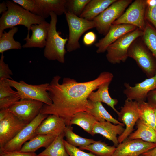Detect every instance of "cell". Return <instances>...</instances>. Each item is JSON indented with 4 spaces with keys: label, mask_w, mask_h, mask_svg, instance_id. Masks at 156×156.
Here are the masks:
<instances>
[{
    "label": "cell",
    "mask_w": 156,
    "mask_h": 156,
    "mask_svg": "<svg viewBox=\"0 0 156 156\" xmlns=\"http://www.w3.org/2000/svg\"><path fill=\"white\" fill-rule=\"evenodd\" d=\"M8 10L2 14L0 18V36L4 30L11 29L18 25H22L26 27L28 33L26 37H30L31 26L38 24L45 19L40 16L34 14L28 11L12 1H6Z\"/></svg>",
    "instance_id": "obj_2"
},
{
    "label": "cell",
    "mask_w": 156,
    "mask_h": 156,
    "mask_svg": "<svg viewBox=\"0 0 156 156\" xmlns=\"http://www.w3.org/2000/svg\"><path fill=\"white\" fill-rule=\"evenodd\" d=\"M123 92L127 99L138 103L145 102L149 93L156 89V72L154 76L131 86L125 83Z\"/></svg>",
    "instance_id": "obj_14"
},
{
    "label": "cell",
    "mask_w": 156,
    "mask_h": 156,
    "mask_svg": "<svg viewBox=\"0 0 156 156\" xmlns=\"http://www.w3.org/2000/svg\"><path fill=\"white\" fill-rule=\"evenodd\" d=\"M153 108L156 117V107Z\"/></svg>",
    "instance_id": "obj_46"
},
{
    "label": "cell",
    "mask_w": 156,
    "mask_h": 156,
    "mask_svg": "<svg viewBox=\"0 0 156 156\" xmlns=\"http://www.w3.org/2000/svg\"><path fill=\"white\" fill-rule=\"evenodd\" d=\"M65 14L69 30L66 50L70 52L80 48V38L87 31L95 28L96 25L93 21L86 20L69 12H67Z\"/></svg>",
    "instance_id": "obj_6"
},
{
    "label": "cell",
    "mask_w": 156,
    "mask_h": 156,
    "mask_svg": "<svg viewBox=\"0 0 156 156\" xmlns=\"http://www.w3.org/2000/svg\"><path fill=\"white\" fill-rule=\"evenodd\" d=\"M18 30L16 27L10 29L9 31H3L0 36V53L1 54L5 51L12 49H20L22 47L21 44L15 41L14 38V35Z\"/></svg>",
    "instance_id": "obj_28"
},
{
    "label": "cell",
    "mask_w": 156,
    "mask_h": 156,
    "mask_svg": "<svg viewBox=\"0 0 156 156\" xmlns=\"http://www.w3.org/2000/svg\"><path fill=\"white\" fill-rule=\"evenodd\" d=\"M118 115L119 120L125 126L123 132L118 137L119 144L126 140L132 133L135 125L139 119L138 103L127 99Z\"/></svg>",
    "instance_id": "obj_10"
},
{
    "label": "cell",
    "mask_w": 156,
    "mask_h": 156,
    "mask_svg": "<svg viewBox=\"0 0 156 156\" xmlns=\"http://www.w3.org/2000/svg\"><path fill=\"white\" fill-rule=\"evenodd\" d=\"M81 150H87L98 156H112L116 149L114 146H109L101 140L96 141L94 143L79 147Z\"/></svg>",
    "instance_id": "obj_30"
},
{
    "label": "cell",
    "mask_w": 156,
    "mask_h": 156,
    "mask_svg": "<svg viewBox=\"0 0 156 156\" xmlns=\"http://www.w3.org/2000/svg\"><path fill=\"white\" fill-rule=\"evenodd\" d=\"M49 27V23L45 20L39 24L32 25L30 28L32 35L29 38L24 39L26 42L22 45V47L23 48H44Z\"/></svg>",
    "instance_id": "obj_17"
},
{
    "label": "cell",
    "mask_w": 156,
    "mask_h": 156,
    "mask_svg": "<svg viewBox=\"0 0 156 156\" xmlns=\"http://www.w3.org/2000/svg\"><path fill=\"white\" fill-rule=\"evenodd\" d=\"M137 130L127 139L129 140L140 139L144 141L156 143V131L140 119L136 123Z\"/></svg>",
    "instance_id": "obj_24"
},
{
    "label": "cell",
    "mask_w": 156,
    "mask_h": 156,
    "mask_svg": "<svg viewBox=\"0 0 156 156\" xmlns=\"http://www.w3.org/2000/svg\"><path fill=\"white\" fill-rule=\"evenodd\" d=\"M141 37L136 39L131 44L128 51V57L133 59L148 78H150L156 72V60Z\"/></svg>",
    "instance_id": "obj_4"
},
{
    "label": "cell",
    "mask_w": 156,
    "mask_h": 156,
    "mask_svg": "<svg viewBox=\"0 0 156 156\" xmlns=\"http://www.w3.org/2000/svg\"><path fill=\"white\" fill-rule=\"evenodd\" d=\"M147 4V0L134 1L112 25H132L143 31L146 24L145 15Z\"/></svg>",
    "instance_id": "obj_9"
},
{
    "label": "cell",
    "mask_w": 156,
    "mask_h": 156,
    "mask_svg": "<svg viewBox=\"0 0 156 156\" xmlns=\"http://www.w3.org/2000/svg\"><path fill=\"white\" fill-rule=\"evenodd\" d=\"M0 156H37L35 153H24L20 151L11 152L0 151Z\"/></svg>",
    "instance_id": "obj_40"
},
{
    "label": "cell",
    "mask_w": 156,
    "mask_h": 156,
    "mask_svg": "<svg viewBox=\"0 0 156 156\" xmlns=\"http://www.w3.org/2000/svg\"><path fill=\"white\" fill-rule=\"evenodd\" d=\"M143 31L137 28L123 35L107 48L106 57L113 64L125 62L128 58L129 49L132 42L142 36Z\"/></svg>",
    "instance_id": "obj_5"
},
{
    "label": "cell",
    "mask_w": 156,
    "mask_h": 156,
    "mask_svg": "<svg viewBox=\"0 0 156 156\" xmlns=\"http://www.w3.org/2000/svg\"><path fill=\"white\" fill-rule=\"evenodd\" d=\"M56 136L52 135H37L25 142L20 151L24 153H35L41 148L44 147L46 148L52 143Z\"/></svg>",
    "instance_id": "obj_23"
},
{
    "label": "cell",
    "mask_w": 156,
    "mask_h": 156,
    "mask_svg": "<svg viewBox=\"0 0 156 156\" xmlns=\"http://www.w3.org/2000/svg\"><path fill=\"white\" fill-rule=\"evenodd\" d=\"M146 101L153 108L156 107V89L149 93Z\"/></svg>",
    "instance_id": "obj_42"
},
{
    "label": "cell",
    "mask_w": 156,
    "mask_h": 156,
    "mask_svg": "<svg viewBox=\"0 0 156 156\" xmlns=\"http://www.w3.org/2000/svg\"><path fill=\"white\" fill-rule=\"evenodd\" d=\"M89 100V107L86 112L93 116L98 122L107 121L115 125H124L114 118L105 109L101 102H93Z\"/></svg>",
    "instance_id": "obj_26"
},
{
    "label": "cell",
    "mask_w": 156,
    "mask_h": 156,
    "mask_svg": "<svg viewBox=\"0 0 156 156\" xmlns=\"http://www.w3.org/2000/svg\"><path fill=\"white\" fill-rule=\"evenodd\" d=\"M116 0H90L79 16L89 21H93Z\"/></svg>",
    "instance_id": "obj_21"
},
{
    "label": "cell",
    "mask_w": 156,
    "mask_h": 156,
    "mask_svg": "<svg viewBox=\"0 0 156 156\" xmlns=\"http://www.w3.org/2000/svg\"><path fill=\"white\" fill-rule=\"evenodd\" d=\"M12 87L15 89L21 99L36 100L51 105L52 102L47 91L49 83L38 85L30 84L21 80L17 81L13 79H7Z\"/></svg>",
    "instance_id": "obj_8"
},
{
    "label": "cell",
    "mask_w": 156,
    "mask_h": 156,
    "mask_svg": "<svg viewBox=\"0 0 156 156\" xmlns=\"http://www.w3.org/2000/svg\"><path fill=\"white\" fill-rule=\"evenodd\" d=\"M7 79L0 80V99L18 95L17 91L13 90Z\"/></svg>",
    "instance_id": "obj_36"
},
{
    "label": "cell",
    "mask_w": 156,
    "mask_h": 156,
    "mask_svg": "<svg viewBox=\"0 0 156 156\" xmlns=\"http://www.w3.org/2000/svg\"><path fill=\"white\" fill-rule=\"evenodd\" d=\"M141 37L145 44L156 60V29L147 21Z\"/></svg>",
    "instance_id": "obj_31"
},
{
    "label": "cell",
    "mask_w": 156,
    "mask_h": 156,
    "mask_svg": "<svg viewBox=\"0 0 156 156\" xmlns=\"http://www.w3.org/2000/svg\"><path fill=\"white\" fill-rule=\"evenodd\" d=\"M124 126L120 124L115 125L107 121L98 122L93 127V135L95 134L102 135L112 141L114 146L116 147L119 144L117 135H120L123 132L125 129L123 127Z\"/></svg>",
    "instance_id": "obj_19"
},
{
    "label": "cell",
    "mask_w": 156,
    "mask_h": 156,
    "mask_svg": "<svg viewBox=\"0 0 156 156\" xmlns=\"http://www.w3.org/2000/svg\"><path fill=\"white\" fill-rule=\"evenodd\" d=\"M111 82L103 83L100 86L95 92H91L88 99L93 102H103L110 107L116 113L118 114L119 112L115 108V106L118 102L117 99L112 98L109 92V86Z\"/></svg>",
    "instance_id": "obj_22"
},
{
    "label": "cell",
    "mask_w": 156,
    "mask_h": 156,
    "mask_svg": "<svg viewBox=\"0 0 156 156\" xmlns=\"http://www.w3.org/2000/svg\"><path fill=\"white\" fill-rule=\"evenodd\" d=\"M96 36L93 31H89L85 34L83 37V42L86 46H90L93 44L96 41Z\"/></svg>",
    "instance_id": "obj_41"
},
{
    "label": "cell",
    "mask_w": 156,
    "mask_h": 156,
    "mask_svg": "<svg viewBox=\"0 0 156 156\" xmlns=\"http://www.w3.org/2000/svg\"><path fill=\"white\" fill-rule=\"evenodd\" d=\"M44 103L31 99H21L7 109L19 119L29 123L40 112Z\"/></svg>",
    "instance_id": "obj_12"
},
{
    "label": "cell",
    "mask_w": 156,
    "mask_h": 156,
    "mask_svg": "<svg viewBox=\"0 0 156 156\" xmlns=\"http://www.w3.org/2000/svg\"><path fill=\"white\" fill-rule=\"evenodd\" d=\"M64 132L56 136L52 143L37 156H69L64 142Z\"/></svg>",
    "instance_id": "obj_27"
},
{
    "label": "cell",
    "mask_w": 156,
    "mask_h": 156,
    "mask_svg": "<svg viewBox=\"0 0 156 156\" xmlns=\"http://www.w3.org/2000/svg\"><path fill=\"white\" fill-rule=\"evenodd\" d=\"M139 156H144L142 154L141 155Z\"/></svg>",
    "instance_id": "obj_47"
},
{
    "label": "cell",
    "mask_w": 156,
    "mask_h": 156,
    "mask_svg": "<svg viewBox=\"0 0 156 156\" xmlns=\"http://www.w3.org/2000/svg\"><path fill=\"white\" fill-rule=\"evenodd\" d=\"M113 77L111 73L103 71L90 81L78 82L74 79L65 77L60 84L61 77L55 76L49 83L47 88L52 104L49 105L44 104L40 113L57 116L65 121L66 126L69 125L75 114L86 111L89 107L88 98L90 93L102 84L111 82Z\"/></svg>",
    "instance_id": "obj_1"
},
{
    "label": "cell",
    "mask_w": 156,
    "mask_h": 156,
    "mask_svg": "<svg viewBox=\"0 0 156 156\" xmlns=\"http://www.w3.org/2000/svg\"><path fill=\"white\" fill-rule=\"evenodd\" d=\"M66 141L71 145L79 147L85 146L94 143L93 139L82 137L74 133L71 126H66L64 131Z\"/></svg>",
    "instance_id": "obj_32"
},
{
    "label": "cell",
    "mask_w": 156,
    "mask_h": 156,
    "mask_svg": "<svg viewBox=\"0 0 156 156\" xmlns=\"http://www.w3.org/2000/svg\"><path fill=\"white\" fill-rule=\"evenodd\" d=\"M64 142L66 151L69 156H98L90 152H85L71 145L64 140Z\"/></svg>",
    "instance_id": "obj_37"
},
{
    "label": "cell",
    "mask_w": 156,
    "mask_h": 156,
    "mask_svg": "<svg viewBox=\"0 0 156 156\" xmlns=\"http://www.w3.org/2000/svg\"><path fill=\"white\" fill-rule=\"evenodd\" d=\"M137 28L134 26L127 24L112 25L104 37L95 44L97 48L96 53H104L110 45L120 37Z\"/></svg>",
    "instance_id": "obj_16"
},
{
    "label": "cell",
    "mask_w": 156,
    "mask_h": 156,
    "mask_svg": "<svg viewBox=\"0 0 156 156\" xmlns=\"http://www.w3.org/2000/svg\"><path fill=\"white\" fill-rule=\"evenodd\" d=\"M40 16L44 18H48L50 14L53 12L57 16L67 12L66 0H35Z\"/></svg>",
    "instance_id": "obj_20"
},
{
    "label": "cell",
    "mask_w": 156,
    "mask_h": 156,
    "mask_svg": "<svg viewBox=\"0 0 156 156\" xmlns=\"http://www.w3.org/2000/svg\"><path fill=\"white\" fill-rule=\"evenodd\" d=\"M51 20L49 23L48 36L44 51V55L47 59L57 61L61 63L65 62V55L66 53L65 45L67 38H64L56 29L57 15L54 12L50 14Z\"/></svg>",
    "instance_id": "obj_3"
},
{
    "label": "cell",
    "mask_w": 156,
    "mask_h": 156,
    "mask_svg": "<svg viewBox=\"0 0 156 156\" xmlns=\"http://www.w3.org/2000/svg\"><path fill=\"white\" fill-rule=\"evenodd\" d=\"M8 112L7 109L0 110V121L5 117Z\"/></svg>",
    "instance_id": "obj_45"
},
{
    "label": "cell",
    "mask_w": 156,
    "mask_h": 156,
    "mask_svg": "<svg viewBox=\"0 0 156 156\" xmlns=\"http://www.w3.org/2000/svg\"><path fill=\"white\" fill-rule=\"evenodd\" d=\"M8 7L6 1H3L0 4V14H2L8 10Z\"/></svg>",
    "instance_id": "obj_43"
},
{
    "label": "cell",
    "mask_w": 156,
    "mask_h": 156,
    "mask_svg": "<svg viewBox=\"0 0 156 156\" xmlns=\"http://www.w3.org/2000/svg\"><path fill=\"white\" fill-rule=\"evenodd\" d=\"M66 126L65 121L53 114H49L39 125L36 133L37 135L57 136L64 132Z\"/></svg>",
    "instance_id": "obj_18"
},
{
    "label": "cell",
    "mask_w": 156,
    "mask_h": 156,
    "mask_svg": "<svg viewBox=\"0 0 156 156\" xmlns=\"http://www.w3.org/2000/svg\"><path fill=\"white\" fill-rule=\"evenodd\" d=\"M98 122L92 115L86 111H81L75 114L70 121L69 125H77L87 132L93 136V129L95 124Z\"/></svg>",
    "instance_id": "obj_25"
},
{
    "label": "cell",
    "mask_w": 156,
    "mask_h": 156,
    "mask_svg": "<svg viewBox=\"0 0 156 156\" xmlns=\"http://www.w3.org/2000/svg\"><path fill=\"white\" fill-rule=\"evenodd\" d=\"M139 119L156 131V117L153 108L147 102L138 103Z\"/></svg>",
    "instance_id": "obj_29"
},
{
    "label": "cell",
    "mask_w": 156,
    "mask_h": 156,
    "mask_svg": "<svg viewBox=\"0 0 156 156\" xmlns=\"http://www.w3.org/2000/svg\"><path fill=\"white\" fill-rule=\"evenodd\" d=\"M145 19L156 29V0H147Z\"/></svg>",
    "instance_id": "obj_34"
},
{
    "label": "cell",
    "mask_w": 156,
    "mask_h": 156,
    "mask_svg": "<svg viewBox=\"0 0 156 156\" xmlns=\"http://www.w3.org/2000/svg\"><path fill=\"white\" fill-rule=\"evenodd\" d=\"M142 154L144 156H156V146Z\"/></svg>",
    "instance_id": "obj_44"
},
{
    "label": "cell",
    "mask_w": 156,
    "mask_h": 156,
    "mask_svg": "<svg viewBox=\"0 0 156 156\" xmlns=\"http://www.w3.org/2000/svg\"><path fill=\"white\" fill-rule=\"evenodd\" d=\"M49 115L40 113L33 120L23 128L0 151L11 152L20 151L23 144L37 135L36 130L41 122Z\"/></svg>",
    "instance_id": "obj_11"
},
{
    "label": "cell",
    "mask_w": 156,
    "mask_h": 156,
    "mask_svg": "<svg viewBox=\"0 0 156 156\" xmlns=\"http://www.w3.org/2000/svg\"><path fill=\"white\" fill-rule=\"evenodd\" d=\"M12 1L25 10L34 14L40 16L35 0H12Z\"/></svg>",
    "instance_id": "obj_35"
},
{
    "label": "cell",
    "mask_w": 156,
    "mask_h": 156,
    "mask_svg": "<svg viewBox=\"0 0 156 156\" xmlns=\"http://www.w3.org/2000/svg\"><path fill=\"white\" fill-rule=\"evenodd\" d=\"M132 1L116 0L95 18L93 21L95 24V28L98 32L105 36L113 23L123 14Z\"/></svg>",
    "instance_id": "obj_7"
},
{
    "label": "cell",
    "mask_w": 156,
    "mask_h": 156,
    "mask_svg": "<svg viewBox=\"0 0 156 156\" xmlns=\"http://www.w3.org/2000/svg\"><path fill=\"white\" fill-rule=\"evenodd\" d=\"M29 123L8 112L0 121V148L13 139Z\"/></svg>",
    "instance_id": "obj_13"
},
{
    "label": "cell",
    "mask_w": 156,
    "mask_h": 156,
    "mask_svg": "<svg viewBox=\"0 0 156 156\" xmlns=\"http://www.w3.org/2000/svg\"><path fill=\"white\" fill-rule=\"evenodd\" d=\"M156 146L155 143L126 139L119 144L112 156H139Z\"/></svg>",
    "instance_id": "obj_15"
},
{
    "label": "cell",
    "mask_w": 156,
    "mask_h": 156,
    "mask_svg": "<svg viewBox=\"0 0 156 156\" xmlns=\"http://www.w3.org/2000/svg\"><path fill=\"white\" fill-rule=\"evenodd\" d=\"M21 99L19 95L0 99V110L8 109Z\"/></svg>",
    "instance_id": "obj_39"
},
{
    "label": "cell",
    "mask_w": 156,
    "mask_h": 156,
    "mask_svg": "<svg viewBox=\"0 0 156 156\" xmlns=\"http://www.w3.org/2000/svg\"><path fill=\"white\" fill-rule=\"evenodd\" d=\"M4 56L1 54L0 59V80L4 79H12L11 75H13L8 65L4 61Z\"/></svg>",
    "instance_id": "obj_38"
},
{
    "label": "cell",
    "mask_w": 156,
    "mask_h": 156,
    "mask_svg": "<svg viewBox=\"0 0 156 156\" xmlns=\"http://www.w3.org/2000/svg\"><path fill=\"white\" fill-rule=\"evenodd\" d=\"M90 0H66L67 12L79 17Z\"/></svg>",
    "instance_id": "obj_33"
}]
</instances>
